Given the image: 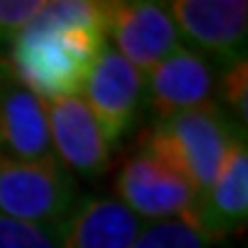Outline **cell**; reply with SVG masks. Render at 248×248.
I'll use <instances>...</instances> for the list:
<instances>
[{"label": "cell", "mask_w": 248, "mask_h": 248, "mask_svg": "<svg viewBox=\"0 0 248 248\" xmlns=\"http://www.w3.org/2000/svg\"><path fill=\"white\" fill-rule=\"evenodd\" d=\"M107 46V3L56 0L43 3L31 26L10 43L8 69L43 104L78 96Z\"/></svg>", "instance_id": "1"}, {"label": "cell", "mask_w": 248, "mask_h": 248, "mask_svg": "<svg viewBox=\"0 0 248 248\" xmlns=\"http://www.w3.org/2000/svg\"><path fill=\"white\" fill-rule=\"evenodd\" d=\"M241 137H246V129L235 124L223 104H208L155 122L142 134V142L165 155L190 180L198 198L202 200L231 144Z\"/></svg>", "instance_id": "2"}, {"label": "cell", "mask_w": 248, "mask_h": 248, "mask_svg": "<svg viewBox=\"0 0 248 248\" xmlns=\"http://www.w3.org/2000/svg\"><path fill=\"white\" fill-rule=\"evenodd\" d=\"M117 200L129 208L142 223L157 220H195L200 198L190 180L140 140V150L122 162L117 172Z\"/></svg>", "instance_id": "3"}, {"label": "cell", "mask_w": 248, "mask_h": 248, "mask_svg": "<svg viewBox=\"0 0 248 248\" xmlns=\"http://www.w3.org/2000/svg\"><path fill=\"white\" fill-rule=\"evenodd\" d=\"M76 208V180L59 160L18 162L0 155V216L61 228Z\"/></svg>", "instance_id": "4"}, {"label": "cell", "mask_w": 248, "mask_h": 248, "mask_svg": "<svg viewBox=\"0 0 248 248\" xmlns=\"http://www.w3.org/2000/svg\"><path fill=\"white\" fill-rule=\"evenodd\" d=\"M180 41L213 63L228 66L246 56L248 3L246 0H172L165 3Z\"/></svg>", "instance_id": "5"}, {"label": "cell", "mask_w": 248, "mask_h": 248, "mask_svg": "<svg viewBox=\"0 0 248 248\" xmlns=\"http://www.w3.org/2000/svg\"><path fill=\"white\" fill-rule=\"evenodd\" d=\"M107 38L144 76L183 46L165 3L152 0H109Z\"/></svg>", "instance_id": "6"}, {"label": "cell", "mask_w": 248, "mask_h": 248, "mask_svg": "<svg viewBox=\"0 0 248 248\" xmlns=\"http://www.w3.org/2000/svg\"><path fill=\"white\" fill-rule=\"evenodd\" d=\"M78 96L114 147L117 140L132 127L144 101V74L107 43L99 51Z\"/></svg>", "instance_id": "7"}, {"label": "cell", "mask_w": 248, "mask_h": 248, "mask_svg": "<svg viewBox=\"0 0 248 248\" xmlns=\"http://www.w3.org/2000/svg\"><path fill=\"white\" fill-rule=\"evenodd\" d=\"M144 99L157 122L218 104V71L202 53L180 46L144 76Z\"/></svg>", "instance_id": "8"}, {"label": "cell", "mask_w": 248, "mask_h": 248, "mask_svg": "<svg viewBox=\"0 0 248 248\" xmlns=\"http://www.w3.org/2000/svg\"><path fill=\"white\" fill-rule=\"evenodd\" d=\"M53 155L69 172L86 180L101 177L111 165V144L81 96L46 101Z\"/></svg>", "instance_id": "9"}, {"label": "cell", "mask_w": 248, "mask_h": 248, "mask_svg": "<svg viewBox=\"0 0 248 248\" xmlns=\"http://www.w3.org/2000/svg\"><path fill=\"white\" fill-rule=\"evenodd\" d=\"M0 155L18 162L56 160L43 101L0 59Z\"/></svg>", "instance_id": "10"}, {"label": "cell", "mask_w": 248, "mask_h": 248, "mask_svg": "<svg viewBox=\"0 0 248 248\" xmlns=\"http://www.w3.org/2000/svg\"><path fill=\"white\" fill-rule=\"evenodd\" d=\"M248 218V150L246 137L231 144L220 170L198 205V225L208 241L225 238Z\"/></svg>", "instance_id": "11"}, {"label": "cell", "mask_w": 248, "mask_h": 248, "mask_svg": "<svg viewBox=\"0 0 248 248\" xmlns=\"http://www.w3.org/2000/svg\"><path fill=\"white\" fill-rule=\"evenodd\" d=\"M142 220L117 198H89L61 228V248H132Z\"/></svg>", "instance_id": "12"}, {"label": "cell", "mask_w": 248, "mask_h": 248, "mask_svg": "<svg viewBox=\"0 0 248 248\" xmlns=\"http://www.w3.org/2000/svg\"><path fill=\"white\" fill-rule=\"evenodd\" d=\"M210 241L195 220H157L144 223L132 248H208Z\"/></svg>", "instance_id": "13"}, {"label": "cell", "mask_w": 248, "mask_h": 248, "mask_svg": "<svg viewBox=\"0 0 248 248\" xmlns=\"http://www.w3.org/2000/svg\"><path fill=\"white\" fill-rule=\"evenodd\" d=\"M218 94L223 96L228 114L235 119L241 129H246L248 122V63L246 56L228 66H223V74L218 76Z\"/></svg>", "instance_id": "14"}, {"label": "cell", "mask_w": 248, "mask_h": 248, "mask_svg": "<svg viewBox=\"0 0 248 248\" xmlns=\"http://www.w3.org/2000/svg\"><path fill=\"white\" fill-rule=\"evenodd\" d=\"M61 228L28 225L0 216V248H61Z\"/></svg>", "instance_id": "15"}, {"label": "cell", "mask_w": 248, "mask_h": 248, "mask_svg": "<svg viewBox=\"0 0 248 248\" xmlns=\"http://www.w3.org/2000/svg\"><path fill=\"white\" fill-rule=\"evenodd\" d=\"M43 0H0V46L13 43L41 13Z\"/></svg>", "instance_id": "16"}]
</instances>
